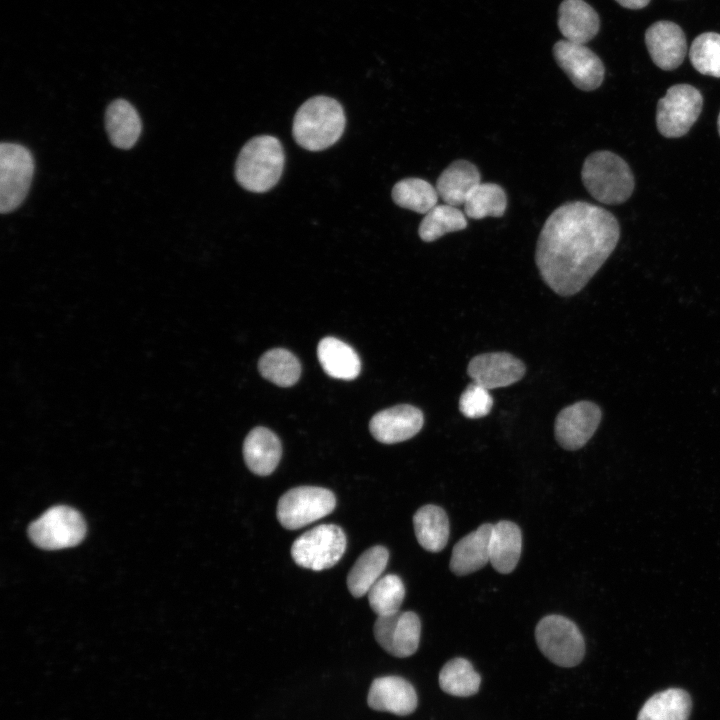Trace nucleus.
Returning a JSON list of instances; mask_svg holds the SVG:
<instances>
[{
  "label": "nucleus",
  "mask_w": 720,
  "mask_h": 720,
  "mask_svg": "<svg viewBox=\"0 0 720 720\" xmlns=\"http://www.w3.org/2000/svg\"><path fill=\"white\" fill-rule=\"evenodd\" d=\"M620 237L615 216L583 201L564 203L545 221L539 234L535 262L555 293L581 291L614 251Z\"/></svg>",
  "instance_id": "1"
},
{
  "label": "nucleus",
  "mask_w": 720,
  "mask_h": 720,
  "mask_svg": "<svg viewBox=\"0 0 720 720\" xmlns=\"http://www.w3.org/2000/svg\"><path fill=\"white\" fill-rule=\"evenodd\" d=\"M346 118L341 104L327 96H315L297 110L292 133L294 140L309 151H321L335 144L344 132Z\"/></svg>",
  "instance_id": "2"
},
{
  "label": "nucleus",
  "mask_w": 720,
  "mask_h": 720,
  "mask_svg": "<svg viewBox=\"0 0 720 720\" xmlns=\"http://www.w3.org/2000/svg\"><path fill=\"white\" fill-rule=\"evenodd\" d=\"M284 162V150L276 137L256 136L242 147L237 157L236 180L248 191L266 192L279 181Z\"/></svg>",
  "instance_id": "3"
},
{
  "label": "nucleus",
  "mask_w": 720,
  "mask_h": 720,
  "mask_svg": "<svg viewBox=\"0 0 720 720\" xmlns=\"http://www.w3.org/2000/svg\"><path fill=\"white\" fill-rule=\"evenodd\" d=\"M582 182L589 194L603 204L625 202L634 190V177L629 165L610 151H596L584 161Z\"/></svg>",
  "instance_id": "4"
},
{
  "label": "nucleus",
  "mask_w": 720,
  "mask_h": 720,
  "mask_svg": "<svg viewBox=\"0 0 720 720\" xmlns=\"http://www.w3.org/2000/svg\"><path fill=\"white\" fill-rule=\"evenodd\" d=\"M541 652L561 667L578 665L585 653L583 636L574 622L561 615L543 617L535 629Z\"/></svg>",
  "instance_id": "5"
},
{
  "label": "nucleus",
  "mask_w": 720,
  "mask_h": 720,
  "mask_svg": "<svg viewBox=\"0 0 720 720\" xmlns=\"http://www.w3.org/2000/svg\"><path fill=\"white\" fill-rule=\"evenodd\" d=\"M345 550L344 531L334 524H322L306 531L293 542L291 556L297 565L321 571L334 566Z\"/></svg>",
  "instance_id": "6"
},
{
  "label": "nucleus",
  "mask_w": 720,
  "mask_h": 720,
  "mask_svg": "<svg viewBox=\"0 0 720 720\" xmlns=\"http://www.w3.org/2000/svg\"><path fill=\"white\" fill-rule=\"evenodd\" d=\"M336 506L332 491L316 486H299L285 492L277 504V519L286 529L307 526L330 514Z\"/></svg>",
  "instance_id": "7"
},
{
  "label": "nucleus",
  "mask_w": 720,
  "mask_h": 720,
  "mask_svg": "<svg viewBox=\"0 0 720 720\" xmlns=\"http://www.w3.org/2000/svg\"><path fill=\"white\" fill-rule=\"evenodd\" d=\"M34 160L31 152L15 143L0 145V211L17 209L25 199L33 178Z\"/></svg>",
  "instance_id": "8"
},
{
  "label": "nucleus",
  "mask_w": 720,
  "mask_h": 720,
  "mask_svg": "<svg viewBox=\"0 0 720 720\" xmlns=\"http://www.w3.org/2000/svg\"><path fill=\"white\" fill-rule=\"evenodd\" d=\"M29 536L38 547L58 550L79 544L86 534L82 515L68 506H55L45 511L29 526Z\"/></svg>",
  "instance_id": "9"
},
{
  "label": "nucleus",
  "mask_w": 720,
  "mask_h": 720,
  "mask_svg": "<svg viewBox=\"0 0 720 720\" xmlns=\"http://www.w3.org/2000/svg\"><path fill=\"white\" fill-rule=\"evenodd\" d=\"M702 106L703 97L697 88L689 84L671 86L657 104L659 132L667 138L685 135L698 119Z\"/></svg>",
  "instance_id": "10"
},
{
  "label": "nucleus",
  "mask_w": 720,
  "mask_h": 720,
  "mask_svg": "<svg viewBox=\"0 0 720 720\" xmlns=\"http://www.w3.org/2000/svg\"><path fill=\"white\" fill-rule=\"evenodd\" d=\"M553 54L558 66L578 89L592 91L602 84L604 65L584 44L560 40L555 43Z\"/></svg>",
  "instance_id": "11"
},
{
  "label": "nucleus",
  "mask_w": 720,
  "mask_h": 720,
  "mask_svg": "<svg viewBox=\"0 0 720 720\" xmlns=\"http://www.w3.org/2000/svg\"><path fill=\"white\" fill-rule=\"evenodd\" d=\"M421 622L412 611L378 616L374 624V636L378 644L389 654L405 658L414 654L419 646Z\"/></svg>",
  "instance_id": "12"
},
{
  "label": "nucleus",
  "mask_w": 720,
  "mask_h": 720,
  "mask_svg": "<svg viewBox=\"0 0 720 720\" xmlns=\"http://www.w3.org/2000/svg\"><path fill=\"white\" fill-rule=\"evenodd\" d=\"M601 418L600 407L591 401H579L563 408L554 424L558 444L570 451L582 448L596 432Z\"/></svg>",
  "instance_id": "13"
},
{
  "label": "nucleus",
  "mask_w": 720,
  "mask_h": 720,
  "mask_svg": "<svg viewBox=\"0 0 720 720\" xmlns=\"http://www.w3.org/2000/svg\"><path fill=\"white\" fill-rule=\"evenodd\" d=\"M525 372L524 363L506 352L479 354L467 367L472 382L488 390L510 386L521 380Z\"/></svg>",
  "instance_id": "14"
},
{
  "label": "nucleus",
  "mask_w": 720,
  "mask_h": 720,
  "mask_svg": "<svg viewBox=\"0 0 720 720\" xmlns=\"http://www.w3.org/2000/svg\"><path fill=\"white\" fill-rule=\"evenodd\" d=\"M422 411L409 404L396 405L376 413L369 423L373 437L384 444H395L414 437L423 427Z\"/></svg>",
  "instance_id": "15"
},
{
  "label": "nucleus",
  "mask_w": 720,
  "mask_h": 720,
  "mask_svg": "<svg viewBox=\"0 0 720 720\" xmlns=\"http://www.w3.org/2000/svg\"><path fill=\"white\" fill-rule=\"evenodd\" d=\"M645 43L654 64L665 71L679 67L687 53V42L682 28L667 20L657 21L648 27Z\"/></svg>",
  "instance_id": "16"
},
{
  "label": "nucleus",
  "mask_w": 720,
  "mask_h": 720,
  "mask_svg": "<svg viewBox=\"0 0 720 720\" xmlns=\"http://www.w3.org/2000/svg\"><path fill=\"white\" fill-rule=\"evenodd\" d=\"M367 702L374 710L405 716L416 709L417 694L412 684L404 678L383 676L371 683Z\"/></svg>",
  "instance_id": "17"
},
{
  "label": "nucleus",
  "mask_w": 720,
  "mask_h": 720,
  "mask_svg": "<svg viewBox=\"0 0 720 720\" xmlns=\"http://www.w3.org/2000/svg\"><path fill=\"white\" fill-rule=\"evenodd\" d=\"M492 528V524H482L454 545L449 563L454 574L467 575L490 562L489 545Z\"/></svg>",
  "instance_id": "18"
},
{
  "label": "nucleus",
  "mask_w": 720,
  "mask_h": 720,
  "mask_svg": "<svg viewBox=\"0 0 720 720\" xmlns=\"http://www.w3.org/2000/svg\"><path fill=\"white\" fill-rule=\"evenodd\" d=\"M281 454L278 436L265 427L252 429L244 440L243 457L246 466L256 475H270L276 469Z\"/></svg>",
  "instance_id": "19"
},
{
  "label": "nucleus",
  "mask_w": 720,
  "mask_h": 720,
  "mask_svg": "<svg viewBox=\"0 0 720 720\" xmlns=\"http://www.w3.org/2000/svg\"><path fill=\"white\" fill-rule=\"evenodd\" d=\"M558 28L565 40L585 44L597 35L600 20L584 0H564L558 9Z\"/></svg>",
  "instance_id": "20"
},
{
  "label": "nucleus",
  "mask_w": 720,
  "mask_h": 720,
  "mask_svg": "<svg viewBox=\"0 0 720 720\" xmlns=\"http://www.w3.org/2000/svg\"><path fill=\"white\" fill-rule=\"evenodd\" d=\"M480 181V172L473 163L456 160L440 174L436 181V190L445 204L457 207L464 205Z\"/></svg>",
  "instance_id": "21"
},
{
  "label": "nucleus",
  "mask_w": 720,
  "mask_h": 720,
  "mask_svg": "<svg viewBox=\"0 0 720 720\" xmlns=\"http://www.w3.org/2000/svg\"><path fill=\"white\" fill-rule=\"evenodd\" d=\"M521 549V530L515 523L503 520L493 525L489 555L496 571L502 574L512 572L518 564Z\"/></svg>",
  "instance_id": "22"
},
{
  "label": "nucleus",
  "mask_w": 720,
  "mask_h": 720,
  "mask_svg": "<svg viewBox=\"0 0 720 720\" xmlns=\"http://www.w3.org/2000/svg\"><path fill=\"white\" fill-rule=\"evenodd\" d=\"M319 363L329 376L341 380L355 379L361 370L356 351L345 342L334 338H323L317 348Z\"/></svg>",
  "instance_id": "23"
},
{
  "label": "nucleus",
  "mask_w": 720,
  "mask_h": 720,
  "mask_svg": "<svg viewBox=\"0 0 720 720\" xmlns=\"http://www.w3.org/2000/svg\"><path fill=\"white\" fill-rule=\"evenodd\" d=\"M105 123L109 139L117 148L133 147L141 134L140 117L136 109L124 99H117L108 106Z\"/></svg>",
  "instance_id": "24"
},
{
  "label": "nucleus",
  "mask_w": 720,
  "mask_h": 720,
  "mask_svg": "<svg viewBox=\"0 0 720 720\" xmlns=\"http://www.w3.org/2000/svg\"><path fill=\"white\" fill-rule=\"evenodd\" d=\"M414 531L418 543L429 552H439L449 538V520L439 506L428 504L419 508L413 516Z\"/></svg>",
  "instance_id": "25"
},
{
  "label": "nucleus",
  "mask_w": 720,
  "mask_h": 720,
  "mask_svg": "<svg viewBox=\"0 0 720 720\" xmlns=\"http://www.w3.org/2000/svg\"><path fill=\"white\" fill-rule=\"evenodd\" d=\"M389 559L388 550L380 545L364 551L356 560L347 576V587L354 597H361L381 577Z\"/></svg>",
  "instance_id": "26"
},
{
  "label": "nucleus",
  "mask_w": 720,
  "mask_h": 720,
  "mask_svg": "<svg viewBox=\"0 0 720 720\" xmlns=\"http://www.w3.org/2000/svg\"><path fill=\"white\" fill-rule=\"evenodd\" d=\"M691 698L682 690L671 688L654 694L641 710L637 720H688Z\"/></svg>",
  "instance_id": "27"
},
{
  "label": "nucleus",
  "mask_w": 720,
  "mask_h": 720,
  "mask_svg": "<svg viewBox=\"0 0 720 720\" xmlns=\"http://www.w3.org/2000/svg\"><path fill=\"white\" fill-rule=\"evenodd\" d=\"M258 370L268 381L280 387H290L298 381L301 375V364L290 351L275 348L261 356Z\"/></svg>",
  "instance_id": "28"
},
{
  "label": "nucleus",
  "mask_w": 720,
  "mask_h": 720,
  "mask_svg": "<svg viewBox=\"0 0 720 720\" xmlns=\"http://www.w3.org/2000/svg\"><path fill=\"white\" fill-rule=\"evenodd\" d=\"M436 187L421 178H405L392 189V199L400 207L426 214L437 205Z\"/></svg>",
  "instance_id": "29"
},
{
  "label": "nucleus",
  "mask_w": 720,
  "mask_h": 720,
  "mask_svg": "<svg viewBox=\"0 0 720 720\" xmlns=\"http://www.w3.org/2000/svg\"><path fill=\"white\" fill-rule=\"evenodd\" d=\"M480 683L479 674L464 658H454L448 661L439 673L440 688L453 696H472L478 692Z\"/></svg>",
  "instance_id": "30"
},
{
  "label": "nucleus",
  "mask_w": 720,
  "mask_h": 720,
  "mask_svg": "<svg viewBox=\"0 0 720 720\" xmlns=\"http://www.w3.org/2000/svg\"><path fill=\"white\" fill-rule=\"evenodd\" d=\"M467 227L466 215L455 206L436 205L422 219L418 234L425 242H432L443 235Z\"/></svg>",
  "instance_id": "31"
},
{
  "label": "nucleus",
  "mask_w": 720,
  "mask_h": 720,
  "mask_svg": "<svg viewBox=\"0 0 720 720\" xmlns=\"http://www.w3.org/2000/svg\"><path fill=\"white\" fill-rule=\"evenodd\" d=\"M507 207L505 190L495 183H480L467 197L464 203L465 215L472 219L488 216L501 217Z\"/></svg>",
  "instance_id": "32"
},
{
  "label": "nucleus",
  "mask_w": 720,
  "mask_h": 720,
  "mask_svg": "<svg viewBox=\"0 0 720 720\" xmlns=\"http://www.w3.org/2000/svg\"><path fill=\"white\" fill-rule=\"evenodd\" d=\"M405 597V587L397 575L380 577L368 591L370 607L378 616L396 613Z\"/></svg>",
  "instance_id": "33"
},
{
  "label": "nucleus",
  "mask_w": 720,
  "mask_h": 720,
  "mask_svg": "<svg viewBox=\"0 0 720 720\" xmlns=\"http://www.w3.org/2000/svg\"><path fill=\"white\" fill-rule=\"evenodd\" d=\"M689 59L699 73L720 78V34L698 35L690 46Z\"/></svg>",
  "instance_id": "34"
},
{
  "label": "nucleus",
  "mask_w": 720,
  "mask_h": 720,
  "mask_svg": "<svg viewBox=\"0 0 720 720\" xmlns=\"http://www.w3.org/2000/svg\"><path fill=\"white\" fill-rule=\"evenodd\" d=\"M493 406L489 390L472 382L459 399V410L467 418H481L488 415Z\"/></svg>",
  "instance_id": "35"
},
{
  "label": "nucleus",
  "mask_w": 720,
  "mask_h": 720,
  "mask_svg": "<svg viewBox=\"0 0 720 720\" xmlns=\"http://www.w3.org/2000/svg\"><path fill=\"white\" fill-rule=\"evenodd\" d=\"M619 5L627 9H642L647 6L650 0H615Z\"/></svg>",
  "instance_id": "36"
},
{
  "label": "nucleus",
  "mask_w": 720,
  "mask_h": 720,
  "mask_svg": "<svg viewBox=\"0 0 720 720\" xmlns=\"http://www.w3.org/2000/svg\"><path fill=\"white\" fill-rule=\"evenodd\" d=\"M718 132H719V135H720V113H719V116H718Z\"/></svg>",
  "instance_id": "37"
}]
</instances>
